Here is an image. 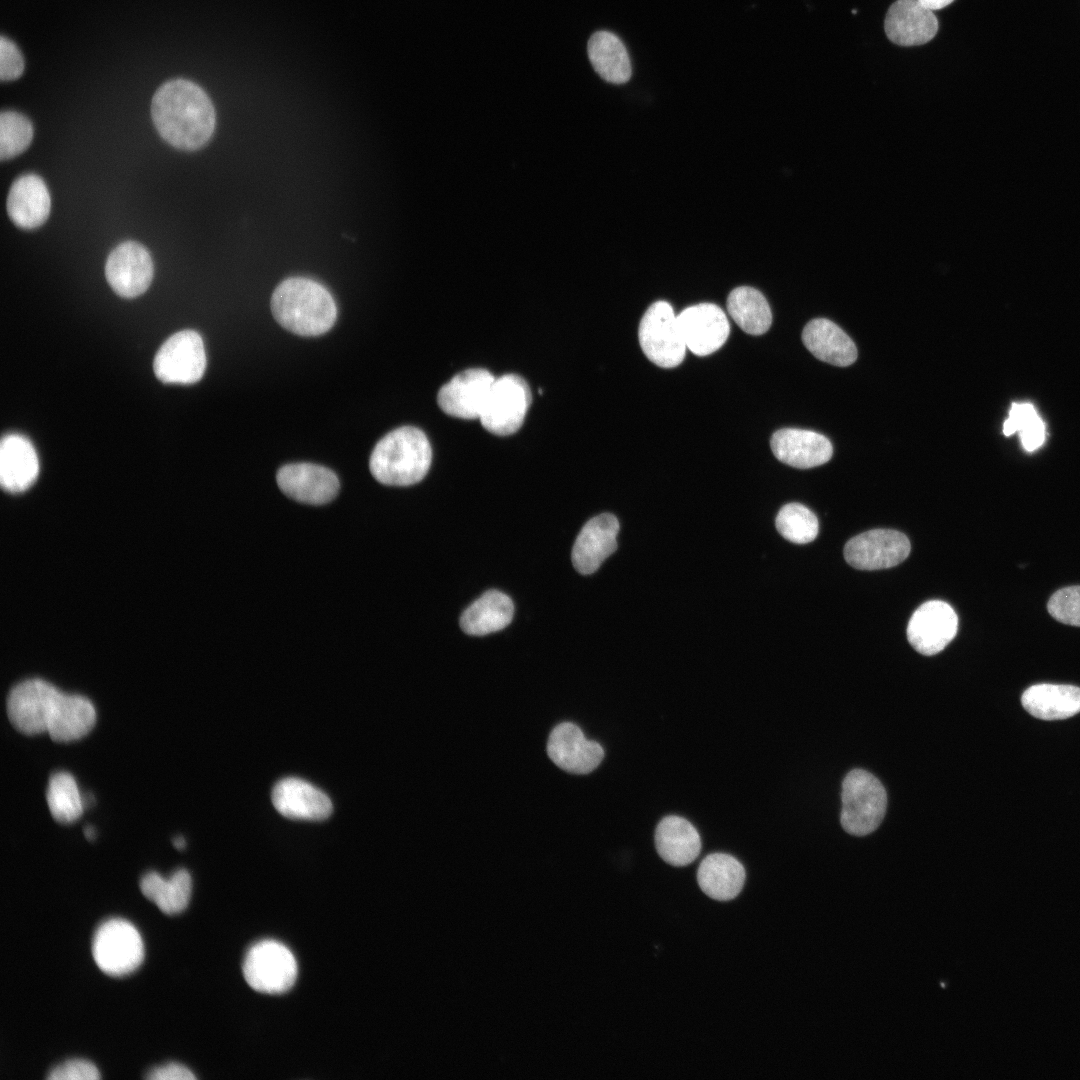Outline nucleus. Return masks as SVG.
<instances>
[{"instance_id":"obj_14","label":"nucleus","mask_w":1080,"mask_h":1080,"mask_svg":"<svg viewBox=\"0 0 1080 1080\" xmlns=\"http://www.w3.org/2000/svg\"><path fill=\"white\" fill-rule=\"evenodd\" d=\"M495 377L486 369H467L455 375L439 390L441 410L462 419L480 418Z\"/></svg>"},{"instance_id":"obj_44","label":"nucleus","mask_w":1080,"mask_h":1080,"mask_svg":"<svg viewBox=\"0 0 1080 1080\" xmlns=\"http://www.w3.org/2000/svg\"><path fill=\"white\" fill-rule=\"evenodd\" d=\"M852 13H853V14L857 13V10H852Z\"/></svg>"},{"instance_id":"obj_42","label":"nucleus","mask_w":1080,"mask_h":1080,"mask_svg":"<svg viewBox=\"0 0 1080 1080\" xmlns=\"http://www.w3.org/2000/svg\"><path fill=\"white\" fill-rule=\"evenodd\" d=\"M172 842H173V845H174V847L176 849L181 850V849H184L186 847V841H185L184 837L178 836V837L174 838Z\"/></svg>"},{"instance_id":"obj_22","label":"nucleus","mask_w":1080,"mask_h":1080,"mask_svg":"<svg viewBox=\"0 0 1080 1080\" xmlns=\"http://www.w3.org/2000/svg\"><path fill=\"white\" fill-rule=\"evenodd\" d=\"M51 199L45 182L35 174L17 178L7 197V212L15 225L24 229L41 226L48 218Z\"/></svg>"},{"instance_id":"obj_15","label":"nucleus","mask_w":1080,"mask_h":1080,"mask_svg":"<svg viewBox=\"0 0 1080 1080\" xmlns=\"http://www.w3.org/2000/svg\"><path fill=\"white\" fill-rule=\"evenodd\" d=\"M276 481L286 496L311 505L330 502L340 488L338 477L332 470L312 463L284 465L278 470Z\"/></svg>"},{"instance_id":"obj_41","label":"nucleus","mask_w":1080,"mask_h":1080,"mask_svg":"<svg viewBox=\"0 0 1080 1080\" xmlns=\"http://www.w3.org/2000/svg\"><path fill=\"white\" fill-rule=\"evenodd\" d=\"M917 1L921 5H923L924 7H926V8L933 11V10H939V9H942V8L948 6L954 0H917Z\"/></svg>"},{"instance_id":"obj_4","label":"nucleus","mask_w":1080,"mask_h":1080,"mask_svg":"<svg viewBox=\"0 0 1080 1080\" xmlns=\"http://www.w3.org/2000/svg\"><path fill=\"white\" fill-rule=\"evenodd\" d=\"M432 460V449L425 433L413 426H402L378 441L369 468L380 483L409 486L421 481Z\"/></svg>"},{"instance_id":"obj_1","label":"nucleus","mask_w":1080,"mask_h":1080,"mask_svg":"<svg viewBox=\"0 0 1080 1080\" xmlns=\"http://www.w3.org/2000/svg\"><path fill=\"white\" fill-rule=\"evenodd\" d=\"M7 715L21 733L47 732L58 742L84 737L96 722V710L88 698L62 692L38 678L24 680L11 689Z\"/></svg>"},{"instance_id":"obj_25","label":"nucleus","mask_w":1080,"mask_h":1080,"mask_svg":"<svg viewBox=\"0 0 1080 1080\" xmlns=\"http://www.w3.org/2000/svg\"><path fill=\"white\" fill-rule=\"evenodd\" d=\"M746 873L735 857L726 853L707 855L697 870V882L702 892L716 901H730L741 892Z\"/></svg>"},{"instance_id":"obj_16","label":"nucleus","mask_w":1080,"mask_h":1080,"mask_svg":"<svg viewBox=\"0 0 1080 1080\" xmlns=\"http://www.w3.org/2000/svg\"><path fill=\"white\" fill-rule=\"evenodd\" d=\"M677 320L686 347L697 356H707L726 342L730 326L724 311L712 303L687 307Z\"/></svg>"},{"instance_id":"obj_31","label":"nucleus","mask_w":1080,"mask_h":1080,"mask_svg":"<svg viewBox=\"0 0 1080 1080\" xmlns=\"http://www.w3.org/2000/svg\"><path fill=\"white\" fill-rule=\"evenodd\" d=\"M727 309L736 324L748 334H764L771 326L769 304L755 288L741 286L733 289L727 298Z\"/></svg>"},{"instance_id":"obj_6","label":"nucleus","mask_w":1080,"mask_h":1080,"mask_svg":"<svg viewBox=\"0 0 1080 1080\" xmlns=\"http://www.w3.org/2000/svg\"><path fill=\"white\" fill-rule=\"evenodd\" d=\"M92 955L98 968L113 977L134 972L143 962L144 944L137 928L123 918H110L96 929Z\"/></svg>"},{"instance_id":"obj_13","label":"nucleus","mask_w":1080,"mask_h":1080,"mask_svg":"<svg viewBox=\"0 0 1080 1080\" xmlns=\"http://www.w3.org/2000/svg\"><path fill=\"white\" fill-rule=\"evenodd\" d=\"M105 275L111 288L122 297L144 293L153 278V262L147 249L133 241L118 245L108 256Z\"/></svg>"},{"instance_id":"obj_37","label":"nucleus","mask_w":1080,"mask_h":1080,"mask_svg":"<svg viewBox=\"0 0 1080 1080\" xmlns=\"http://www.w3.org/2000/svg\"><path fill=\"white\" fill-rule=\"evenodd\" d=\"M24 70V59L19 48L8 38L0 40V77L3 81L19 78Z\"/></svg>"},{"instance_id":"obj_10","label":"nucleus","mask_w":1080,"mask_h":1080,"mask_svg":"<svg viewBox=\"0 0 1080 1080\" xmlns=\"http://www.w3.org/2000/svg\"><path fill=\"white\" fill-rule=\"evenodd\" d=\"M153 367L156 377L164 383L199 381L206 368L202 337L193 330L173 334L158 350Z\"/></svg>"},{"instance_id":"obj_36","label":"nucleus","mask_w":1080,"mask_h":1080,"mask_svg":"<svg viewBox=\"0 0 1080 1080\" xmlns=\"http://www.w3.org/2000/svg\"><path fill=\"white\" fill-rule=\"evenodd\" d=\"M100 1078L98 1068L86 1059H69L53 1067L48 1075L49 1080H97Z\"/></svg>"},{"instance_id":"obj_19","label":"nucleus","mask_w":1080,"mask_h":1080,"mask_svg":"<svg viewBox=\"0 0 1080 1080\" xmlns=\"http://www.w3.org/2000/svg\"><path fill=\"white\" fill-rule=\"evenodd\" d=\"M272 803L283 816L295 820H323L332 812L330 798L309 782L287 777L272 790Z\"/></svg>"},{"instance_id":"obj_7","label":"nucleus","mask_w":1080,"mask_h":1080,"mask_svg":"<svg viewBox=\"0 0 1080 1080\" xmlns=\"http://www.w3.org/2000/svg\"><path fill=\"white\" fill-rule=\"evenodd\" d=\"M243 974L254 990L267 994L288 991L297 978V962L288 947L276 940H262L250 947Z\"/></svg>"},{"instance_id":"obj_3","label":"nucleus","mask_w":1080,"mask_h":1080,"mask_svg":"<svg viewBox=\"0 0 1080 1080\" xmlns=\"http://www.w3.org/2000/svg\"><path fill=\"white\" fill-rule=\"evenodd\" d=\"M271 311L286 330L300 336L326 333L337 318L336 303L320 283L306 277H289L273 291Z\"/></svg>"},{"instance_id":"obj_5","label":"nucleus","mask_w":1080,"mask_h":1080,"mask_svg":"<svg viewBox=\"0 0 1080 1080\" xmlns=\"http://www.w3.org/2000/svg\"><path fill=\"white\" fill-rule=\"evenodd\" d=\"M887 807V795L881 782L862 769L850 771L842 783L841 824L855 836L875 831Z\"/></svg>"},{"instance_id":"obj_30","label":"nucleus","mask_w":1080,"mask_h":1080,"mask_svg":"<svg viewBox=\"0 0 1080 1080\" xmlns=\"http://www.w3.org/2000/svg\"><path fill=\"white\" fill-rule=\"evenodd\" d=\"M139 886L142 894L163 913L174 915L184 911L189 904L192 878L184 868L174 871L168 879L150 871L141 877Z\"/></svg>"},{"instance_id":"obj_23","label":"nucleus","mask_w":1080,"mask_h":1080,"mask_svg":"<svg viewBox=\"0 0 1080 1080\" xmlns=\"http://www.w3.org/2000/svg\"><path fill=\"white\" fill-rule=\"evenodd\" d=\"M39 473V460L32 443L24 436L9 434L0 445V482L12 493L28 489Z\"/></svg>"},{"instance_id":"obj_12","label":"nucleus","mask_w":1080,"mask_h":1080,"mask_svg":"<svg viewBox=\"0 0 1080 1080\" xmlns=\"http://www.w3.org/2000/svg\"><path fill=\"white\" fill-rule=\"evenodd\" d=\"M958 617L954 609L941 600L922 604L911 616L907 639L919 653L931 656L942 651L955 637Z\"/></svg>"},{"instance_id":"obj_35","label":"nucleus","mask_w":1080,"mask_h":1080,"mask_svg":"<svg viewBox=\"0 0 1080 1080\" xmlns=\"http://www.w3.org/2000/svg\"><path fill=\"white\" fill-rule=\"evenodd\" d=\"M1047 609L1057 621L1080 627V586L1056 591L1049 599Z\"/></svg>"},{"instance_id":"obj_17","label":"nucleus","mask_w":1080,"mask_h":1080,"mask_svg":"<svg viewBox=\"0 0 1080 1080\" xmlns=\"http://www.w3.org/2000/svg\"><path fill=\"white\" fill-rule=\"evenodd\" d=\"M550 759L561 769L573 774H588L604 758L601 745L585 738L582 730L571 722L558 724L547 742Z\"/></svg>"},{"instance_id":"obj_39","label":"nucleus","mask_w":1080,"mask_h":1080,"mask_svg":"<svg viewBox=\"0 0 1080 1080\" xmlns=\"http://www.w3.org/2000/svg\"><path fill=\"white\" fill-rule=\"evenodd\" d=\"M1019 431H1021L1022 444L1028 451L1035 450L1044 441L1045 427L1037 414L1026 421Z\"/></svg>"},{"instance_id":"obj_11","label":"nucleus","mask_w":1080,"mask_h":1080,"mask_svg":"<svg viewBox=\"0 0 1080 1080\" xmlns=\"http://www.w3.org/2000/svg\"><path fill=\"white\" fill-rule=\"evenodd\" d=\"M910 541L901 532L874 529L850 539L844 548L846 562L860 570H879L896 566L910 553Z\"/></svg>"},{"instance_id":"obj_34","label":"nucleus","mask_w":1080,"mask_h":1080,"mask_svg":"<svg viewBox=\"0 0 1080 1080\" xmlns=\"http://www.w3.org/2000/svg\"><path fill=\"white\" fill-rule=\"evenodd\" d=\"M33 139L30 120L15 111H4L0 116V158L11 159L24 152Z\"/></svg>"},{"instance_id":"obj_9","label":"nucleus","mask_w":1080,"mask_h":1080,"mask_svg":"<svg viewBox=\"0 0 1080 1080\" xmlns=\"http://www.w3.org/2000/svg\"><path fill=\"white\" fill-rule=\"evenodd\" d=\"M530 403L527 382L519 375L506 374L495 379L479 419L488 432L507 436L521 427Z\"/></svg>"},{"instance_id":"obj_28","label":"nucleus","mask_w":1080,"mask_h":1080,"mask_svg":"<svg viewBox=\"0 0 1080 1080\" xmlns=\"http://www.w3.org/2000/svg\"><path fill=\"white\" fill-rule=\"evenodd\" d=\"M513 614L511 598L500 591L489 590L462 613L460 627L468 635L483 636L504 629Z\"/></svg>"},{"instance_id":"obj_20","label":"nucleus","mask_w":1080,"mask_h":1080,"mask_svg":"<svg viewBox=\"0 0 1080 1080\" xmlns=\"http://www.w3.org/2000/svg\"><path fill=\"white\" fill-rule=\"evenodd\" d=\"M884 29L891 42L900 46H917L934 38L938 31V20L932 10L917 0H897L888 9Z\"/></svg>"},{"instance_id":"obj_27","label":"nucleus","mask_w":1080,"mask_h":1080,"mask_svg":"<svg viewBox=\"0 0 1080 1080\" xmlns=\"http://www.w3.org/2000/svg\"><path fill=\"white\" fill-rule=\"evenodd\" d=\"M1021 702L1036 718L1066 719L1080 712V688L1063 684H1037L1024 691Z\"/></svg>"},{"instance_id":"obj_40","label":"nucleus","mask_w":1080,"mask_h":1080,"mask_svg":"<svg viewBox=\"0 0 1080 1080\" xmlns=\"http://www.w3.org/2000/svg\"><path fill=\"white\" fill-rule=\"evenodd\" d=\"M1035 414L1037 413L1033 405L1029 403H1014L1009 412V417L1003 426L1004 434L1008 436L1020 430L1023 424Z\"/></svg>"},{"instance_id":"obj_2","label":"nucleus","mask_w":1080,"mask_h":1080,"mask_svg":"<svg viewBox=\"0 0 1080 1080\" xmlns=\"http://www.w3.org/2000/svg\"><path fill=\"white\" fill-rule=\"evenodd\" d=\"M151 115L159 134L179 149L203 147L215 130V109L209 96L184 79L167 81L157 89Z\"/></svg>"},{"instance_id":"obj_32","label":"nucleus","mask_w":1080,"mask_h":1080,"mask_svg":"<svg viewBox=\"0 0 1080 1080\" xmlns=\"http://www.w3.org/2000/svg\"><path fill=\"white\" fill-rule=\"evenodd\" d=\"M46 801L52 817L62 824L76 821L83 813L84 804L77 782L65 771L56 772L49 778Z\"/></svg>"},{"instance_id":"obj_8","label":"nucleus","mask_w":1080,"mask_h":1080,"mask_svg":"<svg viewBox=\"0 0 1080 1080\" xmlns=\"http://www.w3.org/2000/svg\"><path fill=\"white\" fill-rule=\"evenodd\" d=\"M638 338L646 357L659 367H676L685 357L687 347L677 316L666 301H657L646 310Z\"/></svg>"},{"instance_id":"obj_21","label":"nucleus","mask_w":1080,"mask_h":1080,"mask_svg":"<svg viewBox=\"0 0 1080 1080\" xmlns=\"http://www.w3.org/2000/svg\"><path fill=\"white\" fill-rule=\"evenodd\" d=\"M770 446L779 461L800 469L825 464L833 454L832 444L824 435L804 429H780L772 435Z\"/></svg>"},{"instance_id":"obj_38","label":"nucleus","mask_w":1080,"mask_h":1080,"mask_svg":"<svg viewBox=\"0 0 1080 1080\" xmlns=\"http://www.w3.org/2000/svg\"><path fill=\"white\" fill-rule=\"evenodd\" d=\"M150 1080H194L196 1076L183 1064L170 1062L154 1067L145 1076Z\"/></svg>"},{"instance_id":"obj_33","label":"nucleus","mask_w":1080,"mask_h":1080,"mask_svg":"<svg viewBox=\"0 0 1080 1080\" xmlns=\"http://www.w3.org/2000/svg\"><path fill=\"white\" fill-rule=\"evenodd\" d=\"M775 525L782 537L795 544L812 542L819 529L816 515L800 503L784 505L776 516Z\"/></svg>"},{"instance_id":"obj_24","label":"nucleus","mask_w":1080,"mask_h":1080,"mask_svg":"<svg viewBox=\"0 0 1080 1080\" xmlns=\"http://www.w3.org/2000/svg\"><path fill=\"white\" fill-rule=\"evenodd\" d=\"M655 847L659 856L676 867L691 864L701 851V838L696 828L680 816H666L658 823Z\"/></svg>"},{"instance_id":"obj_29","label":"nucleus","mask_w":1080,"mask_h":1080,"mask_svg":"<svg viewBox=\"0 0 1080 1080\" xmlns=\"http://www.w3.org/2000/svg\"><path fill=\"white\" fill-rule=\"evenodd\" d=\"M589 60L594 70L607 82L623 84L632 75L629 54L622 41L612 32L598 31L587 44Z\"/></svg>"},{"instance_id":"obj_43","label":"nucleus","mask_w":1080,"mask_h":1080,"mask_svg":"<svg viewBox=\"0 0 1080 1080\" xmlns=\"http://www.w3.org/2000/svg\"><path fill=\"white\" fill-rule=\"evenodd\" d=\"M84 834L89 840H92L96 835L95 829L92 826H87L84 829Z\"/></svg>"},{"instance_id":"obj_26","label":"nucleus","mask_w":1080,"mask_h":1080,"mask_svg":"<svg viewBox=\"0 0 1080 1080\" xmlns=\"http://www.w3.org/2000/svg\"><path fill=\"white\" fill-rule=\"evenodd\" d=\"M805 347L819 360L835 366H849L857 358L852 339L834 322L818 318L806 324L802 331Z\"/></svg>"},{"instance_id":"obj_18","label":"nucleus","mask_w":1080,"mask_h":1080,"mask_svg":"<svg viewBox=\"0 0 1080 1080\" xmlns=\"http://www.w3.org/2000/svg\"><path fill=\"white\" fill-rule=\"evenodd\" d=\"M619 521L609 513L591 518L579 532L572 549L574 568L583 575L592 574L616 550Z\"/></svg>"}]
</instances>
